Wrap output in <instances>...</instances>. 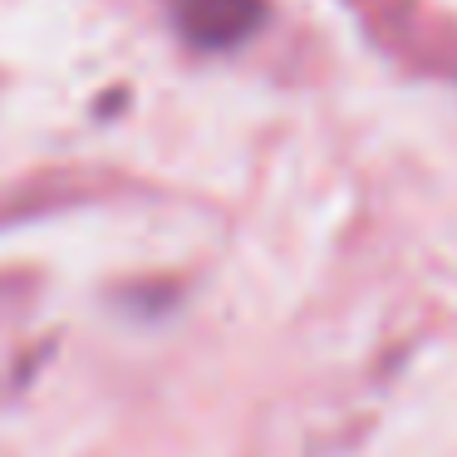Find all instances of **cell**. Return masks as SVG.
Wrapping results in <instances>:
<instances>
[{
	"mask_svg": "<svg viewBox=\"0 0 457 457\" xmlns=\"http://www.w3.org/2000/svg\"><path fill=\"white\" fill-rule=\"evenodd\" d=\"M172 25L192 50L227 54L266 25V0H168Z\"/></svg>",
	"mask_w": 457,
	"mask_h": 457,
	"instance_id": "1",
	"label": "cell"
}]
</instances>
